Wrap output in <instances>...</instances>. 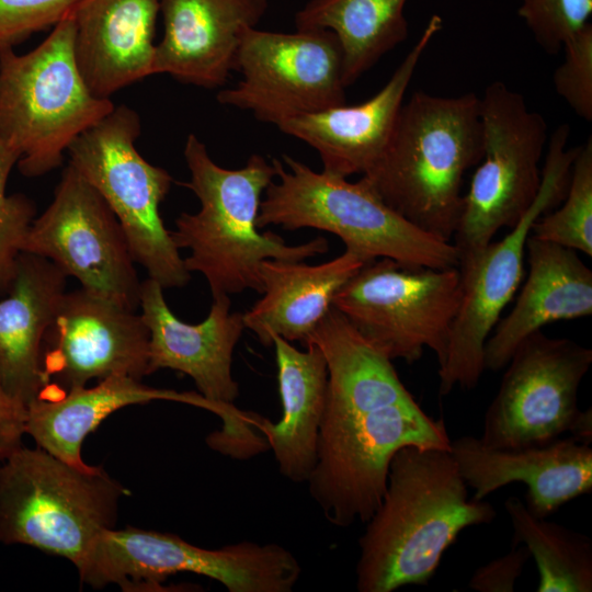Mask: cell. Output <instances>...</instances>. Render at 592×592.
Here are the masks:
<instances>
[{
	"label": "cell",
	"mask_w": 592,
	"mask_h": 592,
	"mask_svg": "<svg viewBox=\"0 0 592 592\" xmlns=\"http://www.w3.org/2000/svg\"><path fill=\"white\" fill-rule=\"evenodd\" d=\"M496 515L489 502L468 499L449 449L399 448L389 465L382 503L358 539L357 591L426 585L458 534L489 524Z\"/></svg>",
	"instance_id": "obj_1"
},
{
	"label": "cell",
	"mask_w": 592,
	"mask_h": 592,
	"mask_svg": "<svg viewBox=\"0 0 592 592\" xmlns=\"http://www.w3.org/2000/svg\"><path fill=\"white\" fill-rule=\"evenodd\" d=\"M480 99L469 92H414L390 138L362 175L380 198L419 229L452 242L464 204L465 174L482 157Z\"/></svg>",
	"instance_id": "obj_2"
},
{
	"label": "cell",
	"mask_w": 592,
	"mask_h": 592,
	"mask_svg": "<svg viewBox=\"0 0 592 592\" xmlns=\"http://www.w3.org/2000/svg\"><path fill=\"white\" fill-rule=\"evenodd\" d=\"M190 180L181 183L200 201L195 214L181 213L171 237L178 249H189L184 260L190 273L207 281L213 298L253 289L262 294L261 262L267 259L304 261L328 251L325 237L287 244L278 235L257 226L262 194L276 169L261 155H251L244 167L218 166L194 134L184 146Z\"/></svg>",
	"instance_id": "obj_3"
},
{
	"label": "cell",
	"mask_w": 592,
	"mask_h": 592,
	"mask_svg": "<svg viewBox=\"0 0 592 592\" xmlns=\"http://www.w3.org/2000/svg\"><path fill=\"white\" fill-rule=\"evenodd\" d=\"M72 42L71 10L31 52L0 49V140L25 177L58 168L70 145L115 107L86 84Z\"/></svg>",
	"instance_id": "obj_4"
},
{
	"label": "cell",
	"mask_w": 592,
	"mask_h": 592,
	"mask_svg": "<svg viewBox=\"0 0 592 592\" xmlns=\"http://www.w3.org/2000/svg\"><path fill=\"white\" fill-rule=\"evenodd\" d=\"M272 159L274 180L264 191L258 228H314L338 236L345 249L367 262L388 258L400 263L435 269L458 266L456 247L436 238L391 209L361 177L317 172L295 158Z\"/></svg>",
	"instance_id": "obj_5"
},
{
	"label": "cell",
	"mask_w": 592,
	"mask_h": 592,
	"mask_svg": "<svg viewBox=\"0 0 592 592\" xmlns=\"http://www.w3.org/2000/svg\"><path fill=\"white\" fill-rule=\"evenodd\" d=\"M127 494L101 466L22 445L0 466V544L31 546L77 568L95 537L115 527Z\"/></svg>",
	"instance_id": "obj_6"
},
{
	"label": "cell",
	"mask_w": 592,
	"mask_h": 592,
	"mask_svg": "<svg viewBox=\"0 0 592 592\" xmlns=\"http://www.w3.org/2000/svg\"><path fill=\"white\" fill-rule=\"evenodd\" d=\"M445 423L418 402L375 408L325 407L317 459L307 480L312 500L338 527L366 523L382 503L389 465L406 446L451 448Z\"/></svg>",
	"instance_id": "obj_7"
},
{
	"label": "cell",
	"mask_w": 592,
	"mask_h": 592,
	"mask_svg": "<svg viewBox=\"0 0 592 592\" xmlns=\"http://www.w3.org/2000/svg\"><path fill=\"white\" fill-rule=\"evenodd\" d=\"M77 570L92 588L117 584L125 591H155L169 577L190 572L229 592H291L301 573L297 558L275 543L244 540L206 549L175 534L133 526L102 531Z\"/></svg>",
	"instance_id": "obj_8"
},
{
	"label": "cell",
	"mask_w": 592,
	"mask_h": 592,
	"mask_svg": "<svg viewBox=\"0 0 592 592\" xmlns=\"http://www.w3.org/2000/svg\"><path fill=\"white\" fill-rule=\"evenodd\" d=\"M570 127L549 137L539 191L519 223L501 240L459 254L462 299L452 326L446 356L439 365V394L456 386L473 389L483 371L485 343L524 274L525 243L533 224L563 200L579 146L567 148Z\"/></svg>",
	"instance_id": "obj_9"
},
{
	"label": "cell",
	"mask_w": 592,
	"mask_h": 592,
	"mask_svg": "<svg viewBox=\"0 0 592 592\" xmlns=\"http://www.w3.org/2000/svg\"><path fill=\"white\" fill-rule=\"evenodd\" d=\"M140 129L135 110L115 106L70 145L69 163L110 206L135 263L148 277L163 289L184 287L191 273L159 213L173 179L138 152L135 143Z\"/></svg>",
	"instance_id": "obj_10"
},
{
	"label": "cell",
	"mask_w": 592,
	"mask_h": 592,
	"mask_svg": "<svg viewBox=\"0 0 592 592\" xmlns=\"http://www.w3.org/2000/svg\"><path fill=\"white\" fill-rule=\"evenodd\" d=\"M462 299L458 266L435 269L388 258L365 263L331 306L391 361H419L431 349L439 365Z\"/></svg>",
	"instance_id": "obj_11"
},
{
	"label": "cell",
	"mask_w": 592,
	"mask_h": 592,
	"mask_svg": "<svg viewBox=\"0 0 592 592\" xmlns=\"http://www.w3.org/2000/svg\"><path fill=\"white\" fill-rule=\"evenodd\" d=\"M228 295L213 298L200 323L180 320L169 308L162 286L152 278L141 282L140 316L149 331V375L170 368L190 376L204 397L203 409L217 414L221 430L207 437L208 445L225 455L246 458L264 449L253 428L260 415L235 405L238 383L231 374L235 348L244 328L242 314L230 312Z\"/></svg>",
	"instance_id": "obj_12"
},
{
	"label": "cell",
	"mask_w": 592,
	"mask_h": 592,
	"mask_svg": "<svg viewBox=\"0 0 592 592\" xmlns=\"http://www.w3.org/2000/svg\"><path fill=\"white\" fill-rule=\"evenodd\" d=\"M479 99L482 157L452 239L458 255L485 247L523 217L539 191L548 141L545 118L502 81L490 83Z\"/></svg>",
	"instance_id": "obj_13"
},
{
	"label": "cell",
	"mask_w": 592,
	"mask_h": 592,
	"mask_svg": "<svg viewBox=\"0 0 592 592\" xmlns=\"http://www.w3.org/2000/svg\"><path fill=\"white\" fill-rule=\"evenodd\" d=\"M242 78L217 101L277 126L301 114L345 104L343 54L328 30H248L235 64Z\"/></svg>",
	"instance_id": "obj_14"
},
{
	"label": "cell",
	"mask_w": 592,
	"mask_h": 592,
	"mask_svg": "<svg viewBox=\"0 0 592 592\" xmlns=\"http://www.w3.org/2000/svg\"><path fill=\"white\" fill-rule=\"evenodd\" d=\"M21 252L43 257L81 288L137 310L138 280L124 230L99 192L70 164L35 217Z\"/></svg>",
	"instance_id": "obj_15"
},
{
	"label": "cell",
	"mask_w": 592,
	"mask_h": 592,
	"mask_svg": "<svg viewBox=\"0 0 592 592\" xmlns=\"http://www.w3.org/2000/svg\"><path fill=\"white\" fill-rule=\"evenodd\" d=\"M592 350L542 330L515 349L483 419L479 440L494 448L548 444L572 430Z\"/></svg>",
	"instance_id": "obj_16"
},
{
	"label": "cell",
	"mask_w": 592,
	"mask_h": 592,
	"mask_svg": "<svg viewBox=\"0 0 592 592\" xmlns=\"http://www.w3.org/2000/svg\"><path fill=\"white\" fill-rule=\"evenodd\" d=\"M42 366L50 389L91 379L149 375V331L140 314L83 288L62 295L48 327Z\"/></svg>",
	"instance_id": "obj_17"
},
{
	"label": "cell",
	"mask_w": 592,
	"mask_h": 592,
	"mask_svg": "<svg viewBox=\"0 0 592 592\" xmlns=\"http://www.w3.org/2000/svg\"><path fill=\"white\" fill-rule=\"evenodd\" d=\"M442 26V18L433 14L386 84L368 100L294 116L276 127L312 147L322 171L363 175L384 151L418 64Z\"/></svg>",
	"instance_id": "obj_18"
},
{
	"label": "cell",
	"mask_w": 592,
	"mask_h": 592,
	"mask_svg": "<svg viewBox=\"0 0 592 592\" xmlns=\"http://www.w3.org/2000/svg\"><path fill=\"white\" fill-rule=\"evenodd\" d=\"M449 451L466 485L475 490V500L522 482L527 487L528 511L547 517L592 491V448L572 436L538 446L494 448L464 435L451 441Z\"/></svg>",
	"instance_id": "obj_19"
},
{
	"label": "cell",
	"mask_w": 592,
	"mask_h": 592,
	"mask_svg": "<svg viewBox=\"0 0 592 592\" xmlns=\"http://www.w3.org/2000/svg\"><path fill=\"white\" fill-rule=\"evenodd\" d=\"M267 0H160L163 36L155 48L153 75L215 89L235 70L243 34L258 25Z\"/></svg>",
	"instance_id": "obj_20"
},
{
	"label": "cell",
	"mask_w": 592,
	"mask_h": 592,
	"mask_svg": "<svg viewBox=\"0 0 592 592\" xmlns=\"http://www.w3.org/2000/svg\"><path fill=\"white\" fill-rule=\"evenodd\" d=\"M160 0H77L72 49L79 71L98 98L153 75Z\"/></svg>",
	"instance_id": "obj_21"
},
{
	"label": "cell",
	"mask_w": 592,
	"mask_h": 592,
	"mask_svg": "<svg viewBox=\"0 0 592 592\" xmlns=\"http://www.w3.org/2000/svg\"><path fill=\"white\" fill-rule=\"evenodd\" d=\"M526 281L483 348L485 369L505 367L517 345L548 323L592 315V271L578 252L528 235Z\"/></svg>",
	"instance_id": "obj_22"
},
{
	"label": "cell",
	"mask_w": 592,
	"mask_h": 592,
	"mask_svg": "<svg viewBox=\"0 0 592 592\" xmlns=\"http://www.w3.org/2000/svg\"><path fill=\"white\" fill-rule=\"evenodd\" d=\"M67 277L49 260L21 252L0 297V383L25 407L50 389L42 366L43 342Z\"/></svg>",
	"instance_id": "obj_23"
},
{
	"label": "cell",
	"mask_w": 592,
	"mask_h": 592,
	"mask_svg": "<svg viewBox=\"0 0 592 592\" xmlns=\"http://www.w3.org/2000/svg\"><path fill=\"white\" fill-rule=\"evenodd\" d=\"M367 261L345 251L318 265L267 259L261 262L262 297L242 314L246 329L265 346L275 335L305 345L331 307L337 291Z\"/></svg>",
	"instance_id": "obj_24"
},
{
	"label": "cell",
	"mask_w": 592,
	"mask_h": 592,
	"mask_svg": "<svg viewBox=\"0 0 592 592\" xmlns=\"http://www.w3.org/2000/svg\"><path fill=\"white\" fill-rule=\"evenodd\" d=\"M272 345L282 417L277 423L261 417L255 429L261 431L272 449L280 474L296 483L307 482L317 459L327 396V363L314 343H307L306 350L300 351L275 335Z\"/></svg>",
	"instance_id": "obj_25"
},
{
	"label": "cell",
	"mask_w": 592,
	"mask_h": 592,
	"mask_svg": "<svg viewBox=\"0 0 592 592\" xmlns=\"http://www.w3.org/2000/svg\"><path fill=\"white\" fill-rule=\"evenodd\" d=\"M179 391L149 387L128 376H111L92 387L42 397L26 406L25 433L36 446L78 467L84 439L115 411L153 400L178 401Z\"/></svg>",
	"instance_id": "obj_26"
},
{
	"label": "cell",
	"mask_w": 592,
	"mask_h": 592,
	"mask_svg": "<svg viewBox=\"0 0 592 592\" xmlns=\"http://www.w3.org/2000/svg\"><path fill=\"white\" fill-rule=\"evenodd\" d=\"M407 0H309L295 14L296 30H328L343 54V81L353 84L408 36Z\"/></svg>",
	"instance_id": "obj_27"
},
{
	"label": "cell",
	"mask_w": 592,
	"mask_h": 592,
	"mask_svg": "<svg viewBox=\"0 0 592 592\" xmlns=\"http://www.w3.org/2000/svg\"><path fill=\"white\" fill-rule=\"evenodd\" d=\"M504 509L513 527L512 545L524 544L536 561L537 592L592 591L589 536L534 515L516 497H509Z\"/></svg>",
	"instance_id": "obj_28"
},
{
	"label": "cell",
	"mask_w": 592,
	"mask_h": 592,
	"mask_svg": "<svg viewBox=\"0 0 592 592\" xmlns=\"http://www.w3.org/2000/svg\"><path fill=\"white\" fill-rule=\"evenodd\" d=\"M531 236L592 257V138L579 146L560 207L542 215Z\"/></svg>",
	"instance_id": "obj_29"
},
{
	"label": "cell",
	"mask_w": 592,
	"mask_h": 592,
	"mask_svg": "<svg viewBox=\"0 0 592 592\" xmlns=\"http://www.w3.org/2000/svg\"><path fill=\"white\" fill-rule=\"evenodd\" d=\"M16 156L0 140V294L12 281L22 243L36 214L32 200L23 194L8 195L5 187Z\"/></svg>",
	"instance_id": "obj_30"
},
{
	"label": "cell",
	"mask_w": 592,
	"mask_h": 592,
	"mask_svg": "<svg viewBox=\"0 0 592 592\" xmlns=\"http://www.w3.org/2000/svg\"><path fill=\"white\" fill-rule=\"evenodd\" d=\"M517 14L539 46L556 54L588 24L592 0H520Z\"/></svg>",
	"instance_id": "obj_31"
},
{
	"label": "cell",
	"mask_w": 592,
	"mask_h": 592,
	"mask_svg": "<svg viewBox=\"0 0 592 592\" xmlns=\"http://www.w3.org/2000/svg\"><path fill=\"white\" fill-rule=\"evenodd\" d=\"M563 61L553 81L557 94L582 119H592V24L569 38L562 46Z\"/></svg>",
	"instance_id": "obj_32"
},
{
	"label": "cell",
	"mask_w": 592,
	"mask_h": 592,
	"mask_svg": "<svg viewBox=\"0 0 592 592\" xmlns=\"http://www.w3.org/2000/svg\"><path fill=\"white\" fill-rule=\"evenodd\" d=\"M77 0H0V49L54 27Z\"/></svg>",
	"instance_id": "obj_33"
},
{
	"label": "cell",
	"mask_w": 592,
	"mask_h": 592,
	"mask_svg": "<svg viewBox=\"0 0 592 592\" xmlns=\"http://www.w3.org/2000/svg\"><path fill=\"white\" fill-rule=\"evenodd\" d=\"M530 558L525 546L512 545L509 553L479 567L469 580V588L478 592H512Z\"/></svg>",
	"instance_id": "obj_34"
},
{
	"label": "cell",
	"mask_w": 592,
	"mask_h": 592,
	"mask_svg": "<svg viewBox=\"0 0 592 592\" xmlns=\"http://www.w3.org/2000/svg\"><path fill=\"white\" fill-rule=\"evenodd\" d=\"M26 407L14 399L0 383V463L23 444Z\"/></svg>",
	"instance_id": "obj_35"
},
{
	"label": "cell",
	"mask_w": 592,
	"mask_h": 592,
	"mask_svg": "<svg viewBox=\"0 0 592 592\" xmlns=\"http://www.w3.org/2000/svg\"><path fill=\"white\" fill-rule=\"evenodd\" d=\"M570 434L576 440L590 444L592 441V411L591 408L582 410Z\"/></svg>",
	"instance_id": "obj_36"
}]
</instances>
